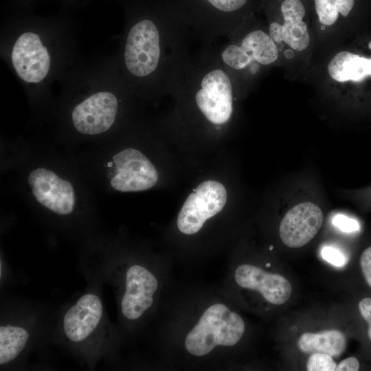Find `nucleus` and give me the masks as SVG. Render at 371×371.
<instances>
[{
	"label": "nucleus",
	"instance_id": "nucleus-1",
	"mask_svg": "<svg viewBox=\"0 0 371 371\" xmlns=\"http://www.w3.org/2000/svg\"><path fill=\"white\" fill-rule=\"evenodd\" d=\"M192 38L181 17H130L113 58L133 95L174 93L193 54Z\"/></svg>",
	"mask_w": 371,
	"mask_h": 371
},
{
	"label": "nucleus",
	"instance_id": "nucleus-2",
	"mask_svg": "<svg viewBox=\"0 0 371 371\" xmlns=\"http://www.w3.org/2000/svg\"><path fill=\"white\" fill-rule=\"evenodd\" d=\"M75 36L65 22L17 19L1 31V55L30 94L46 93L78 61Z\"/></svg>",
	"mask_w": 371,
	"mask_h": 371
},
{
	"label": "nucleus",
	"instance_id": "nucleus-3",
	"mask_svg": "<svg viewBox=\"0 0 371 371\" xmlns=\"http://www.w3.org/2000/svg\"><path fill=\"white\" fill-rule=\"evenodd\" d=\"M60 82L63 93L76 99L70 122L77 132L86 135L109 131L117 120L122 100L133 94L113 56L88 63L78 61Z\"/></svg>",
	"mask_w": 371,
	"mask_h": 371
},
{
	"label": "nucleus",
	"instance_id": "nucleus-4",
	"mask_svg": "<svg viewBox=\"0 0 371 371\" xmlns=\"http://www.w3.org/2000/svg\"><path fill=\"white\" fill-rule=\"evenodd\" d=\"M217 51L238 93L253 87L268 69L280 64L278 46L267 27L244 22Z\"/></svg>",
	"mask_w": 371,
	"mask_h": 371
},
{
	"label": "nucleus",
	"instance_id": "nucleus-5",
	"mask_svg": "<svg viewBox=\"0 0 371 371\" xmlns=\"http://www.w3.org/2000/svg\"><path fill=\"white\" fill-rule=\"evenodd\" d=\"M245 322L241 317L223 304H214L203 313L185 339V347L192 355L204 356L217 346H232L242 337Z\"/></svg>",
	"mask_w": 371,
	"mask_h": 371
},
{
	"label": "nucleus",
	"instance_id": "nucleus-6",
	"mask_svg": "<svg viewBox=\"0 0 371 371\" xmlns=\"http://www.w3.org/2000/svg\"><path fill=\"white\" fill-rule=\"evenodd\" d=\"M280 16L269 19L267 30L278 46L280 64L296 63L313 50L314 36L306 21V8L301 0H284Z\"/></svg>",
	"mask_w": 371,
	"mask_h": 371
},
{
	"label": "nucleus",
	"instance_id": "nucleus-7",
	"mask_svg": "<svg viewBox=\"0 0 371 371\" xmlns=\"http://www.w3.org/2000/svg\"><path fill=\"white\" fill-rule=\"evenodd\" d=\"M227 201L224 186L213 180L200 183L184 202L177 217L179 230L188 235L198 232L208 218L219 213Z\"/></svg>",
	"mask_w": 371,
	"mask_h": 371
},
{
	"label": "nucleus",
	"instance_id": "nucleus-8",
	"mask_svg": "<svg viewBox=\"0 0 371 371\" xmlns=\"http://www.w3.org/2000/svg\"><path fill=\"white\" fill-rule=\"evenodd\" d=\"M111 187L120 192H137L151 188L158 180L152 162L140 151L126 148L113 155Z\"/></svg>",
	"mask_w": 371,
	"mask_h": 371
},
{
	"label": "nucleus",
	"instance_id": "nucleus-9",
	"mask_svg": "<svg viewBox=\"0 0 371 371\" xmlns=\"http://www.w3.org/2000/svg\"><path fill=\"white\" fill-rule=\"evenodd\" d=\"M27 181L34 198L43 206L60 215H67L73 212L76 198L69 181L44 168L32 170Z\"/></svg>",
	"mask_w": 371,
	"mask_h": 371
},
{
	"label": "nucleus",
	"instance_id": "nucleus-10",
	"mask_svg": "<svg viewBox=\"0 0 371 371\" xmlns=\"http://www.w3.org/2000/svg\"><path fill=\"white\" fill-rule=\"evenodd\" d=\"M323 221V212L319 206L311 202L300 203L289 210L281 221L280 239L291 248L304 246L315 236Z\"/></svg>",
	"mask_w": 371,
	"mask_h": 371
},
{
	"label": "nucleus",
	"instance_id": "nucleus-11",
	"mask_svg": "<svg viewBox=\"0 0 371 371\" xmlns=\"http://www.w3.org/2000/svg\"><path fill=\"white\" fill-rule=\"evenodd\" d=\"M158 287L157 280L146 268L139 265L129 267L126 273L125 292L121 311L128 319H136L151 306Z\"/></svg>",
	"mask_w": 371,
	"mask_h": 371
},
{
	"label": "nucleus",
	"instance_id": "nucleus-12",
	"mask_svg": "<svg viewBox=\"0 0 371 371\" xmlns=\"http://www.w3.org/2000/svg\"><path fill=\"white\" fill-rule=\"evenodd\" d=\"M234 278L240 287L258 291L265 300L273 304H284L291 295V285L286 278L252 265L238 266Z\"/></svg>",
	"mask_w": 371,
	"mask_h": 371
},
{
	"label": "nucleus",
	"instance_id": "nucleus-13",
	"mask_svg": "<svg viewBox=\"0 0 371 371\" xmlns=\"http://www.w3.org/2000/svg\"><path fill=\"white\" fill-rule=\"evenodd\" d=\"M324 74L328 84L336 89L361 83L371 77V57L339 49L327 60Z\"/></svg>",
	"mask_w": 371,
	"mask_h": 371
},
{
	"label": "nucleus",
	"instance_id": "nucleus-14",
	"mask_svg": "<svg viewBox=\"0 0 371 371\" xmlns=\"http://www.w3.org/2000/svg\"><path fill=\"white\" fill-rule=\"evenodd\" d=\"M102 312V304L98 295L93 293L82 295L64 316L65 335L73 342L87 339L100 322Z\"/></svg>",
	"mask_w": 371,
	"mask_h": 371
},
{
	"label": "nucleus",
	"instance_id": "nucleus-15",
	"mask_svg": "<svg viewBox=\"0 0 371 371\" xmlns=\"http://www.w3.org/2000/svg\"><path fill=\"white\" fill-rule=\"evenodd\" d=\"M248 0H203L212 12L207 28L202 42L203 45H212L220 37H227L239 27L232 16L247 4Z\"/></svg>",
	"mask_w": 371,
	"mask_h": 371
},
{
	"label": "nucleus",
	"instance_id": "nucleus-16",
	"mask_svg": "<svg viewBox=\"0 0 371 371\" xmlns=\"http://www.w3.org/2000/svg\"><path fill=\"white\" fill-rule=\"evenodd\" d=\"M300 349L306 353L320 352L338 357L346 347V338L337 330H324L317 333H305L298 339Z\"/></svg>",
	"mask_w": 371,
	"mask_h": 371
},
{
	"label": "nucleus",
	"instance_id": "nucleus-17",
	"mask_svg": "<svg viewBox=\"0 0 371 371\" xmlns=\"http://www.w3.org/2000/svg\"><path fill=\"white\" fill-rule=\"evenodd\" d=\"M355 3V0H314L319 30L332 32L341 17H348Z\"/></svg>",
	"mask_w": 371,
	"mask_h": 371
},
{
	"label": "nucleus",
	"instance_id": "nucleus-18",
	"mask_svg": "<svg viewBox=\"0 0 371 371\" xmlns=\"http://www.w3.org/2000/svg\"><path fill=\"white\" fill-rule=\"evenodd\" d=\"M30 335L19 326L1 325L0 327V364L8 363L25 348Z\"/></svg>",
	"mask_w": 371,
	"mask_h": 371
},
{
	"label": "nucleus",
	"instance_id": "nucleus-19",
	"mask_svg": "<svg viewBox=\"0 0 371 371\" xmlns=\"http://www.w3.org/2000/svg\"><path fill=\"white\" fill-rule=\"evenodd\" d=\"M337 367L333 357L325 353L315 352L306 363L308 371H334Z\"/></svg>",
	"mask_w": 371,
	"mask_h": 371
},
{
	"label": "nucleus",
	"instance_id": "nucleus-20",
	"mask_svg": "<svg viewBox=\"0 0 371 371\" xmlns=\"http://www.w3.org/2000/svg\"><path fill=\"white\" fill-rule=\"evenodd\" d=\"M321 255L323 259L336 267H342L347 262L344 254L338 248L332 246L323 247Z\"/></svg>",
	"mask_w": 371,
	"mask_h": 371
},
{
	"label": "nucleus",
	"instance_id": "nucleus-21",
	"mask_svg": "<svg viewBox=\"0 0 371 371\" xmlns=\"http://www.w3.org/2000/svg\"><path fill=\"white\" fill-rule=\"evenodd\" d=\"M332 223L336 227L347 233L356 232L359 229V225L357 220L342 214L335 215Z\"/></svg>",
	"mask_w": 371,
	"mask_h": 371
},
{
	"label": "nucleus",
	"instance_id": "nucleus-22",
	"mask_svg": "<svg viewBox=\"0 0 371 371\" xmlns=\"http://www.w3.org/2000/svg\"><path fill=\"white\" fill-rule=\"evenodd\" d=\"M360 265L363 277L371 288V246L363 251L360 258Z\"/></svg>",
	"mask_w": 371,
	"mask_h": 371
},
{
	"label": "nucleus",
	"instance_id": "nucleus-23",
	"mask_svg": "<svg viewBox=\"0 0 371 371\" xmlns=\"http://www.w3.org/2000/svg\"><path fill=\"white\" fill-rule=\"evenodd\" d=\"M358 307L361 315L368 323V335L371 340V298L366 297L362 299L359 302Z\"/></svg>",
	"mask_w": 371,
	"mask_h": 371
},
{
	"label": "nucleus",
	"instance_id": "nucleus-24",
	"mask_svg": "<svg viewBox=\"0 0 371 371\" xmlns=\"http://www.w3.org/2000/svg\"><path fill=\"white\" fill-rule=\"evenodd\" d=\"M359 369V363L354 357H348L342 360L335 368V371H357Z\"/></svg>",
	"mask_w": 371,
	"mask_h": 371
}]
</instances>
